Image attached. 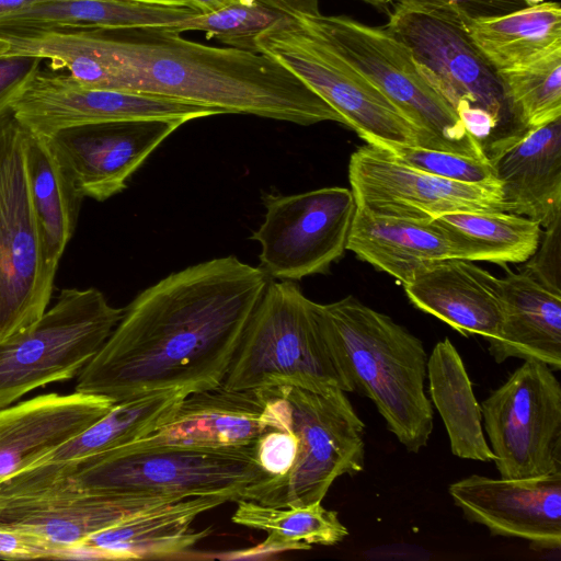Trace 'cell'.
Wrapping results in <instances>:
<instances>
[{
    "label": "cell",
    "mask_w": 561,
    "mask_h": 561,
    "mask_svg": "<svg viewBox=\"0 0 561 561\" xmlns=\"http://www.w3.org/2000/svg\"><path fill=\"white\" fill-rule=\"evenodd\" d=\"M270 280L234 255L169 274L124 308L75 391L119 403L170 388L220 387Z\"/></svg>",
    "instance_id": "6da1fadb"
},
{
    "label": "cell",
    "mask_w": 561,
    "mask_h": 561,
    "mask_svg": "<svg viewBox=\"0 0 561 561\" xmlns=\"http://www.w3.org/2000/svg\"><path fill=\"white\" fill-rule=\"evenodd\" d=\"M30 51L77 81L309 126L342 116L272 58L165 27L37 28Z\"/></svg>",
    "instance_id": "7a4b0ae2"
},
{
    "label": "cell",
    "mask_w": 561,
    "mask_h": 561,
    "mask_svg": "<svg viewBox=\"0 0 561 561\" xmlns=\"http://www.w3.org/2000/svg\"><path fill=\"white\" fill-rule=\"evenodd\" d=\"M271 478L259 463L256 442L203 447L135 440L66 467L35 491L0 508L96 495L183 500L221 494L237 501L245 488Z\"/></svg>",
    "instance_id": "3957f363"
},
{
    "label": "cell",
    "mask_w": 561,
    "mask_h": 561,
    "mask_svg": "<svg viewBox=\"0 0 561 561\" xmlns=\"http://www.w3.org/2000/svg\"><path fill=\"white\" fill-rule=\"evenodd\" d=\"M319 316L348 391L374 402L408 451L426 447L433 432V407L424 390L427 354L423 342L351 295L319 304Z\"/></svg>",
    "instance_id": "277c9868"
},
{
    "label": "cell",
    "mask_w": 561,
    "mask_h": 561,
    "mask_svg": "<svg viewBox=\"0 0 561 561\" xmlns=\"http://www.w3.org/2000/svg\"><path fill=\"white\" fill-rule=\"evenodd\" d=\"M298 387L350 392L328 347L319 304L296 282L270 280L220 387L227 390Z\"/></svg>",
    "instance_id": "5b68a950"
},
{
    "label": "cell",
    "mask_w": 561,
    "mask_h": 561,
    "mask_svg": "<svg viewBox=\"0 0 561 561\" xmlns=\"http://www.w3.org/2000/svg\"><path fill=\"white\" fill-rule=\"evenodd\" d=\"M386 28L409 48L428 83L484 149L527 130L499 71L461 23L396 5Z\"/></svg>",
    "instance_id": "8992f818"
},
{
    "label": "cell",
    "mask_w": 561,
    "mask_h": 561,
    "mask_svg": "<svg viewBox=\"0 0 561 561\" xmlns=\"http://www.w3.org/2000/svg\"><path fill=\"white\" fill-rule=\"evenodd\" d=\"M283 425L297 440L291 467L249 485L241 499L275 507L321 502L341 476L365 465V424L342 390L319 393L298 387L267 388Z\"/></svg>",
    "instance_id": "52a82bcc"
},
{
    "label": "cell",
    "mask_w": 561,
    "mask_h": 561,
    "mask_svg": "<svg viewBox=\"0 0 561 561\" xmlns=\"http://www.w3.org/2000/svg\"><path fill=\"white\" fill-rule=\"evenodd\" d=\"M304 23L355 68L426 137L428 147L485 157L483 146L433 89L409 48L386 27L345 15L304 13Z\"/></svg>",
    "instance_id": "ba28073f"
},
{
    "label": "cell",
    "mask_w": 561,
    "mask_h": 561,
    "mask_svg": "<svg viewBox=\"0 0 561 561\" xmlns=\"http://www.w3.org/2000/svg\"><path fill=\"white\" fill-rule=\"evenodd\" d=\"M94 288H64L30 327L0 342V408L28 392L77 377L122 318Z\"/></svg>",
    "instance_id": "9c48e42d"
},
{
    "label": "cell",
    "mask_w": 561,
    "mask_h": 561,
    "mask_svg": "<svg viewBox=\"0 0 561 561\" xmlns=\"http://www.w3.org/2000/svg\"><path fill=\"white\" fill-rule=\"evenodd\" d=\"M304 14V13H301ZM299 14L259 35L255 48L331 105L368 145L428 147L424 134L355 68L323 43Z\"/></svg>",
    "instance_id": "30bf717a"
},
{
    "label": "cell",
    "mask_w": 561,
    "mask_h": 561,
    "mask_svg": "<svg viewBox=\"0 0 561 561\" xmlns=\"http://www.w3.org/2000/svg\"><path fill=\"white\" fill-rule=\"evenodd\" d=\"M26 129L0 117V342L37 321L54 291L26 171Z\"/></svg>",
    "instance_id": "8fae6325"
},
{
    "label": "cell",
    "mask_w": 561,
    "mask_h": 561,
    "mask_svg": "<svg viewBox=\"0 0 561 561\" xmlns=\"http://www.w3.org/2000/svg\"><path fill=\"white\" fill-rule=\"evenodd\" d=\"M480 409L500 478L561 473V385L547 364L526 359Z\"/></svg>",
    "instance_id": "7c38bea8"
},
{
    "label": "cell",
    "mask_w": 561,
    "mask_h": 561,
    "mask_svg": "<svg viewBox=\"0 0 561 561\" xmlns=\"http://www.w3.org/2000/svg\"><path fill=\"white\" fill-rule=\"evenodd\" d=\"M262 199L264 219L251 239L261 247L259 267L270 279L297 282L325 274L344 255L356 210L351 190L268 193Z\"/></svg>",
    "instance_id": "4fadbf2b"
},
{
    "label": "cell",
    "mask_w": 561,
    "mask_h": 561,
    "mask_svg": "<svg viewBox=\"0 0 561 561\" xmlns=\"http://www.w3.org/2000/svg\"><path fill=\"white\" fill-rule=\"evenodd\" d=\"M11 112L25 129L39 137L85 124L152 118L185 124L220 114L163 96L90 87L64 71L42 67L14 100Z\"/></svg>",
    "instance_id": "5bb4252c"
},
{
    "label": "cell",
    "mask_w": 561,
    "mask_h": 561,
    "mask_svg": "<svg viewBox=\"0 0 561 561\" xmlns=\"http://www.w3.org/2000/svg\"><path fill=\"white\" fill-rule=\"evenodd\" d=\"M348 181L356 206L377 215L432 220L454 211H504L501 182L433 175L368 144L351 154Z\"/></svg>",
    "instance_id": "9a60e30c"
},
{
    "label": "cell",
    "mask_w": 561,
    "mask_h": 561,
    "mask_svg": "<svg viewBox=\"0 0 561 561\" xmlns=\"http://www.w3.org/2000/svg\"><path fill=\"white\" fill-rule=\"evenodd\" d=\"M183 124L113 121L64 128L44 138L75 190L83 198L103 202L126 188L129 178Z\"/></svg>",
    "instance_id": "2e32d148"
},
{
    "label": "cell",
    "mask_w": 561,
    "mask_h": 561,
    "mask_svg": "<svg viewBox=\"0 0 561 561\" xmlns=\"http://www.w3.org/2000/svg\"><path fill=\"white\" fill-rule=\"evenodd\" d=\"M465 518L493 536L527 540L541 550L561 547V473L527 479L471 474L448 486Z\"/></svg>",
    "instance_id": "e0dca14e"
},
{
    "label": "cell",
    "mask_w": 561,
    "mask_h": 561,
    "mask_svg": "<svg viewBox=\"0 0 561 561\" xmlns=\"http://www.w3.org/2000/svg\"><path fill=\"white\" fill-rule=\"evenodd\" d=\"M346 250L402 285L445 260L485 262L480 248L432 220L373 214L356 206Z\"/></svg>",
    "instance_id": "ac0fdd59"
},
{
    "label": "cell",
    "mask_w": 561,
    "mask_h": 561,
    "mask_svg": "<svg viewBox=\"0 0 561 561\" xmlns=\"http://www.w3.org/2000/svg\"><path fill=\"white\" fill-rule=\"evenodd\" d=\"M188 391L170 388L115 403L100 420L0 484V506L35 491L66 467L140 439L176 410Z\"/></svg>",
    "instance_id": "d6986e66"
},
{
    "label": "cell",
    "mask_w": 561,
    "mask_h": 561,
    "mask_svg": "<svg viewBox=\"0 0 561 561\" xmlns=\"http://www.w3.org/2000/svg\"><path fill=\"white\" fill-rule=\"evenodd\" d=\"M114 402L50 392L0 408V484L104 416Z\"/></svg>",
    "instance_id": "ffe728a7"
},
{
    "label": "cell",
    "mask_w": 561,
    "mask_h": 561,
    "mask_svg": "<svg viewBox=\"0 0 561 561\" xmlns=\"http://www.w3.org/2000/svg\"><path fill=\"white\" fill-rule=\"evenodd\" d=\"M504 211L548 226L561 214V117L485 148Z\"/></svg>",
    "instance_id": "44dd1931"
},
{
    "label": "cell",
    "mask_w": 561,
    "mask_h": 561,
    "mask_svg": "<svg viewBox=\"0 0 561 561\" xmlns=\"http://www.w3.org/2000/svg\"><path fill=\"white\" fill-rule=\"evenodd\" d=\"M275 430L265 388L216 389L188 393L174 413L141 444H179L203 447L249 445Z\"/></svg>",
    "instance_id": "7402d4cb"
},
{
    "label": "cell",
    "mask_w": 561,
    "mask_h": 561,
    "mask_svg": "<svg viewBox=\"0 0 561 561\" xmlns=\"http://www.w3.org/2000/svg\"><path fill=\"white\" fill-rule=\"evenodd\" d=\"M228 495L183 499L124 520L65 548L62 560H140L180 557L211 528H192L198 515L231 502Z\"/></svg>",
    "instance_id": "603a6c76"
},
{
    "label": "cell",
    "mask_w": 561,
    "mask_h": 561,
    "mask_svg": "<svg viewBox=\"0 0 561 561\" xmlns=\"http://www.w3.org/2000/svg\"><path fill=\"white\" fill-rule=\"evenodd\" d=\"M414 307L465 336L495 340L502 321L500 278L472 261L437 262L403 285Z\"/></svg>",
    "instance_id": "cb8c5ba5"
},
{
    "label": "cell",
    "mask_w": 561,
    "mask_h": 561,
    "mask_svg": "<svg viewBox=\"0 0 561 561\" xmlns=\"http://www.w3.org/2000/svg\"><path fill=\"white\" fill-rule=\"evenodd\" d=\"M500 282V333L497 339L488 341L494 360L503 363L512 357L536 359L553 371L560 370L561 294L549 290L522 271L506 268Z\"/></svg>",
    "instance_id": "d4e9b609"
},
{
    "label": "cell",
    "mask_w": 561,
    "mask_h": 561,
    "mask_svg": "<svg viewBox=\"0 0 561 561\" xmlns=\"http://www.w3.org/2000/svg\"><path fill=\"white\" fill-rule=\"evenodd\" d=\"M170 497L96 495L0 508V520L60 548L73 547L124 520L168 503Z\"/></svg>",
    "instance_id": "484cf974"
},
{
    "label": "cell",
    "mask_w": 561,
    "mask_h": 561,
    "mask_svg": "<svg viewBox=\"0 0 561 561\" xmlns=\"http://www.w3.org/2000/svg\"><path fill=\"white\" fill-rule=\"evenodd\" d=\"M198 12L190 7L139 0H47L0 18V27L172 28Z\"/></svg>",
    "instance_id": "4316f807"
},
{
    "label": "cell",
    "mask_w": 561,
    "mask_h": 561,
    "mask_svg": "<svg viewBox=\"0 0 561 561\" xmlns=\"http://www.w3.org/2000/svg\"><path fill=\"white\" fill-rule=\"evenodd\" d=\"M462 26L497 71L528 65L561 49V7L553 1L472 20Z\"/></svg>",
    "instance_id": "83f0119b"
},
{
    "label": "cell",
    "mask_w": 561,
    "mask_h": 561,
    "mask_svg": "<svg viewBox=\"0 0 561 561\" xmlns=\"http://www.w3.org/2000/svg\"><path fill=\"white\" fill-rule=\"evenodd\" d=\"M428 392L448 434L451 453L461 459L494 460L482 430L480 404L463 360L445 337L427 357Z\"/></svg>",
    "instance_id": "f1b7e54d"
},
{
    "label": "cell",
    "mask_w": 561,
    "mask_h": 561,
    "mask_svg": "<svg viewBox=\"0 0 561 561\" xmlns=\"http://www.w3.org/2000/svg\"><path fill=\"white\" fill-rule=\"evenodd\" d=\"M26 131L25 159L32 203L47 264L57 270L75 233L84 198L61 170L45 138Z\"/></svg>",
    "instance_id": "f546056e"
},
{
    "label": "cell",
    "mask_w": 561,
    "mask_h": 561,
    "mask_svg": "<svg viewBox=\"0 0 561 561\" xmlns=\"http://www.w3.org/2000/svg\"><path fill=\"white\" fill-rule=\"evenodd\" d=\"M236 502L231 520L267 534L256 547L261 553L308 550L313 545L334 546L348 536L337 512L327 510L321 502L285 507L267 506L245 499Z\"/></svg>",
    "instance_id": "4dcf8cb0"
},
{
    "label": "cell",
    "mask_w": 561,
    "mask_h": 561,
    "mask_svg": "<svg viewBox=\"0 0 561 561\" xmlns=\"http://www.w3.org/2000/svg\"><path fill=\"white\" fill-rule=\"evenodd\" d=\"M319 0H249L209 13H197L176 23L173 32H203L228 47L256 51L255 39L270 28L301 13L319 12Z\"/></svg>",
    "instance_id": "1f68e13d"
},
{
    "label": "cell",
    "mask_w": 561,
    "mask_h": 561,
    "mask_svg": "<svg viewBox=\"0 0 561 561\" xmlns=\"http://www.w3.org/2000/svg\"><path fill=\"white\" fill-rule=\"evenodd\" d=\"M435 220L480 248L485 262L504 267L526 262L542 231L538 221L505 211H454Z\"/></svg>",
    "instance_id": "d6a6232c"
},
{
    "label": "cell",
    "mask_w": 561,
    "mask_h": 561,
    "mask_svg": "<svg viewBox=\"0 0 561 561\" xmlns=\"http://www.w3.org/2000/svg\"><path fill=\"white\" fill-rule=\"evenodd\" d=\"M499 73L525 129L561 117V49Z\"/></svg>",
    "instance_id": "836d02e7"
},
{
    "label": "cell",
    "mask_w": 561,
    "mask_h": 561,
    "mask_svg": "<svg viewBox=\"0 0 561 561\" xmlns=\"http://www.w3.org/2000/svg\"><path fill=\"white\" fill-rule=\"evenodd\" d=\"M381 150L408 167L448 180L462 183L500 182L486 156L477 157L412 145Z\"/></svg>",
    "instance_id": "e575fe53"
},
{
    "label": "cell",
    "mask_w": 561,
    "mask_h": 561,
    "mask_svg": "<svg viewBox=\"0 0 561 561\" xmlns=\"http://www.w3.org/2000/svg\"><path fill=\"white\" fill-rule=\"evenodd\" d=\"M397 5L437 14L461 24L528 7L525 0H390Z\"/></svg>",
    "instance_id": "d590c367"
},
{
    "label": "cell",
    "mask_w": 561,
    "mask_h": 561,
    "mask_svg": "<svg viewBox=\"0 0 561 561\" xmlns=\"http://www.w3.org/2000/svg\"><path fill=\"white\" fill-rule=\"evenodd\" d=\"M524 263L522 272L561 294V214L545 227L535 253Z\"/></svg>",
    "instance_id": "8d00e7d4"
},
{
    "label": "cell",
    "mask_w": 561,
    "mask_h": 561,
    "mask_svg": "<svg viewBox=\"0 0 561 561\" xmlns=\"http://www.w3.org/2000/svg\"><path fill=\"white\" fill-rule=\"evenodd\" d=\"M65 548L0 520V559L61 560Z\"/></svg>",
    "instance_id": "74e56055"
},
{
    "label": "cell",
    "mask_w": 561,
    "mask_h": 561,
    "mask_svg": "<svg viewBox=\"0 0 561 561\" xmlns=\"http://www.w3.org/2000/svg\"><path fill=\"white\" fill-rule=\"evenodd\" d=\"M282 426L283 428L264 433L256 440L259 463L272 478L282 476L289 470L297 449L296 437L283 423Z\"/></svg>",
    "instance_id": "f35d334b"
},
{
    "label": "cell",
    "mask_w": 561,
    "mask_h": 561,
    "mask_svg": "<svg viewBox=\"0 0 561 561\" xmlns=\"http://www.w3.org/2000/svg\"><path fill=\"white\" fill-rule=\"evenodd\" d=\"M42 64L43 60L35 57H0V117L11 111L12 103Z\"/></svg>",
    "instance_id": "ab89813d"
},
{
    "label": "cell",
    "mask_w": 561,
    "mask_h": 561,
    "mask_svg": "<svg viewBox=\"0 0 561 561\" xmlns=\"http://www.w3.org/2000/svg\"><path fill=\"white\" fill-rule=\"evenodd\" d=\"M185 4L198 13H209L220 10L227 5L237 2H247L249 0H183Z\"/></svg>",
    "instance_id": "60d3db41"
},
{
    "label": "cell",
    "mask_w": 561,
    "mask_h": 561,
    "mask_svg": "<svg viewBox=\"0 0 561 561\" xmlns=\"http://www.w3.org/2000/svg\"><path fill=\"white\" fill-rule=\"evenodd\" d=\"M47 0H0V18Z\"/></svg>",
    "instance_id": "b9f144b4"
},
{
    "label": "cell",
    "mask_w": 561,
    "mask_h": 561,
    "mask_svg": "<svg viewBox=\"0 0 561 561\" xmlns=\"http://www.w3.org/2000/svg\"><path fill=\"white\" fill-rule=\"evenodd\" d=\"M139 1H148V2H157V3H163V4H171V5L187 7L183 0H139Z\"/></svg>",
    "instance_id": "7bdbcfd3"
},
{
    "label": "cell",
    "mask_w": 561,
    "mask_h": 561,
    "mask_svg": "<svg viewBox=\"0 0 561 561\" xmlns=\"http://www.w3.org/2000/svg\"><path fill=\"white\" fill-rule=\"evenodd\" d=\"M359 1H363L365 3H368V4L377 7V8L383 7L390 2V0H359Z\"/></svg>",
    "instance_id": "ee69618b"
},
{
    "label": "cell",
    "mask_w": 561,
    "mask_h": 561,
    "mask_svg": "<svg viewBox=\"0 0 561 561\" xmlns=\"http://www.w3.org/2000/svg\"><path fill=\"white\" fill-rule=\"evenodd\" d=\"M525 1L527 2L528 5H534V4L542 2L543 0H525Z\"/></svg>",
    "instance_id": "f6af8a7d"
}]
</instances>
